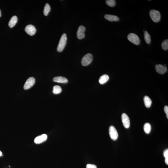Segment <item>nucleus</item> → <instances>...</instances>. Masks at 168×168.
<instances>
[{"mask_svg": "<svg viewBox=\"0 0 168 168\" xmlns=\"http://www.w3.org/2000/svg\"><path fill=\"white\" fill-rule=\"evenodd\" d=\"M67 41V37L65 33L63 34L57 46V50L58 52H61L64 50L66 46Z\"/></svg>", "mask_w": 168, "mask_h": 168, "instance_id": "obj_1", "label": "nucleus"}, {"mask_svg": "<svg viewBox=\"0 0 168 168\" xmlns=\"http://www.w3.org/2000/svg\"><path fill=\"white\" fill-rule=\"evenodd\" d=\"M149 15L151 18L155 22H158L160 21L161 15L160 13L158 10L152 9L149 12Z\"/></svg>", "mask_w": 168, "mask_h": 168, "instance_id": "obj_2", "label": "nucleus"}, {"mask_svg": "<svg viewBox=\"0 0 168 168\" xmlns=\"http://www.w3.org/2000/svg\"><path fill=\"white\" fill-rule=\"evenodd\" d=\"M128 39L130 42L134 44L138 45L140 43L139 37L137 35L134 33H130L128 35Z\"/></svg>", "mask_w": 168, "mask_h": 168, "instance_id": "obj_3", "label": "nucleus"}, {"mask_svg": "<svg viewBox=\"0 0 168 168\" xmlns=\"http://www.w3.org/2000/svg\"><path fill=\"white\" fill-rule=\"evenodd\" d=\"M93 59L92 55L90 54H88L84 56L82 58L81 63L83 66H87L91 63Z\"/></svg>", "mask_w": 168, "mask_h": 168, "instance_id": "obj_4", "label": "nucleus"}, {"mask_svg": "<svg viewBox=\"0 0 168 168\" xmlns=\"http://www.w3.org/2000/svg\"><path fill=\"white\" fill-rule=\"evenodd\" d=\"M121 119L124 127L126 129L129 128L130 126V121L127 115L125 113H123L121 116Z\"/></svg>", "mask_w": 168, "mask_h": 168, "instance_id": "obj_5", "label": "nucleus"}, {"mask_svg": "<svg viewBox=\"0 0 168 168\" xmlns=\"http://www.w3.org/2000/svg\"><path fill=\"white\" fill-rule=\"evenodd\" d=\"M109 133L110 138L112 140L116 141L118 137V133L114 126H110L109 129Z\"/></svg>", "mask_w": 168, "mask_h": 168, "instance_id": "obj_6", "label": "nucleus"}, {"mask_svg": "<svg viewBox=\"0 0 168 168\" xmlns=\"http://www.w3.org/2000/svg\"><path fill=\"white\" fill-rule=\"evenodd\" d=\"M35 82V80L33 77H30L28 78L27 81H26L24 86V89L25 90H27L30 88L33 85Z\"/></svg>", "mask_w": 168, "mask_h": 168, "instance_id": "obj_7", "label": "nucleus"}, {"mask_svg": "<svg viewBox=\"0 0 168 168\" xmlns=\"http://www.w3.org/2000/svg\"><path fill=\"white\" fill-rule=\"evenodd\" d=\"M155 70L157 73L160 74H163L167 72V69L166 66L161 64L155 65Z\"/></svg>", "mask_w": 168, "mask_h": 168, "instance_id": "obj_8", "label": "nucleus"}, {"mask_svg": "<svg viewBox=\"0 0 168 168\" xmlns=\"http://www.w3.org/2000/svg\"><path fill=\"white\" fill-rule=\"evenodd\" d=\"M86 29L83 26H79L77 33V37L78 39H82L85 38V32Z\"/></svg>", "mask_w": 168, "mask_h": 168, "instance_id": "obj_9", "label": "nucleus"}, {"mask_svg": "<svg viewBox=\"0 0 168 168\" xmlns=\"http://www.w3.org/2000/svg\"><path fill=\"white\" fill-rule=\"evenodd\" d=\"M25 31L29 35L32 36L34 35L36 32V29L34 26L32 25H29L25 27Z\"/></svg>", "mask_w": 168, "mask_h": 168, "instance_id": "obj_10", "label": "nucleus"}, {"mask_svg": "<svg viewBox=\"0 0 168 168\" xmlns=\"http://www.w3.org/2000/svg\"><path fill=\"white\" fill-rule=\"evenodd\" d=\"M47 138V136L46 134H43L38 136L35 138L34 142L36 144H40L46 141Z\"/></svg>", "mask_w": 168, "mask_h": 168, "instance_id": "obj_11", "label": "nucleus"}, {"mask_svg": "<svg viewBox=\"0 0 168 168\" xmlns=\"http://www.w3.org/2000/svg\"><path fill=\"white\" fill-rule=\"evenodd\" d=\"M54 82L62 83H67L68 80L66 78L61 76H58L54 77L53 79Z\"/></svg>", "mask_w": 168, "mask_h": 168, "instance_id": "obj_12", "label": "nucleus"}, {"mask_svg": "<svg viewBox=\"0 0 168 168\" xmlns=\"http://www.w3.org/2000/svg\"><path fill=\"white\" fill-rule=\"evenodd\" d=\"M104 18L106 20L110 22H117L119 20V18L117 16L110 14H106Z\"/></svg>", "mask_w": 168, "mask_h": 168, "instance_id": "obj_13", "label": "nucleus"}, {"mask_svg": "<svg viewBox=\"0 0 168 168\" xmlns=\"http://www.w3.org/2000/svg\"><path fill=\"white\" fill-rule=\"evenodd\" d=\"M18 18L16 16H13L11 18L9 23V26L10 28L14 27L18 22Z\"/></svg>", "mask_w": 168, "mask_h": 168, "instance_id": "obj_14", "label": "nucleus"}, {"mask_svg": "<svg viewBox=\"0 0 168 168\" xmlns=\"http://www.w3.org/2000/svg\"><path fill=\"white\" fill-rule=\"evenodd\" d=\"M109 79V77L108 75L107 74H104L100 77L99 80V82L100 84L102 85L107 82Z\"/></svg>", "mask_w": 168, "mask_h": 168, "instance_id": "obj_15", "label": "nucleus"}, {"mask_svg": "<svg viewBox=\"0 0 168 168\" xmlns=\"http://www.w3.org/2000/svg\"><path fill=\"white\" fill-rule=\"evenodd\" d=\"M145 107L149 108L150 107L152 104V101L150 98L148 96H145L144 98Z\"/></svg>", "mask_w": 168, "mask_h": 168, "instance_id": "obj_16", "label": "nucleus"}, {"mask_svg": "<svg viewBox=\"0 0 168 168\" xmlns=\"http://www.w3.org/2000/svg\"><path fill=\"white\" fill-rule=\"evenodd\" d=\"M144 131L147 134H149L151 130V126L150 124L146 123L144 126Z\"/></svg>", "mask_w": 168, "mask_h": 168, "instance_id": "obj_17", "label": "nucleus"}, {"mask_svg": "<svg viewBox=\"0 0 168 168\" xmlns=\"http://www.w3.org/2000/svg\"><path fill=\"white\" fill-rule=\"evenodd\" d=\"M144 33V37L145 40L147 44H149L151 42V38L150 34H149L148 32L145 31Z\"/></svg>", "mask_w": 168, "mask_h": 168, "instance_id": "obj_18", "label": "nucleus"}, {"mask_svg": "<svg viewBox=\"0 0 168 168\" xmlns=\"http://www.w3.org/2000/svg\"><path fill=\"white\" fill-rule=\"evenodd\" d=\"M50 10H51V8H50V5L48 3H46L44 8L43 12L44 15L46 16H47L50 12Z\"/></svg>", "mask_w": 168, "mask_h": 168, "instance_id": "obj_19", "label": "nucleus"}, {"mask_svg": "<svg viewBox=\"0 0 168 168\" xmlns=\"http://www.w3.org/2000/svg\"><path fill=\"white\" fill-rule=\"evenodd\" d=\"M62 91V89L60 86L59 85H55L53 88V92L54 94H58Z\"/></svg>", "mask_w": 168, "mask_h": 168, "instance_id": "obj_20", "label": "nucleus"}, {"mask_svg": "<svg viewBox=\"0 0 168 168\" xmlns=\"http://www.w3.org/2000/svg\"><path fill=\"white\" fill-rule=\"evenodd\" d=\"M162 48L164 50H167L168 49V40L166 39L162 43Z\"/></svg>", "mask_w": 168, "mask_h": 168, "instance_id": "obj_21", "label": "nucleus"}, {"mask_svg": "<svg viewBox=\"0 0 168 168\" xmlns=\"http://www.w3.org/2000/svg\"><path fill=\"white\" fill-rule=\"evenodd\" d=\"M106 3L110 7H113L116 5V1L115 0H107L106 1Z\"/></svg>", "mask_w": 168, "mask_h": 168, "instance_id": "obj_22", "label": "nucleus"}, {"mask_svg": "<svg viewBox=\"0 0 168 168\" xmlns=\"http://www.w3.org/2000/svg\"><path fill=\"white\" fill-rule=\"evenodd\" d=\"M164 157H165V163L166 165H168V149H166L164 152L163 153Z\"/></svg>", "mask_w": 168, "mask_h": 168, "instance_id": "obj_23", "label": "nucleus"}, {"mask_svg": "<svg viewBox=\"0 0 168 168\" xmlns=\"http://www.w3.org/2000/svg\"><path fill=\"white\" fill-rule=\"evenodd\" d=\"M86 168H97L96 165L91 164H88L86 165Z\"/></svg>", "mask_w": 168, "mask_h": 168, "instance_id": "obj_24", "label": "nucleus"}, {"mask_svg": "<svg viewBox=\"0 0 168 168\" xmlns=\"http://www.w3.org/2000/svg\"><path fill=\"white\" fill-rule=\"evenodd\" d=\"M164 110L165 112V113H166V117L167 118H168V106H166L164 107Z\"/></svg>", "mask_w": 168, "mask_h": 168, "instance_id": "obj_25", "label": "nucleus"}, {"mask_svg": "<svg viewBox=\"0 0 168 168\" xmlns=\"http://www.w3.org/2000/svg\"><path fill=\"white\" fill-rule=\"evenodd\" d=\"M2 152H1V151H0V156H1V155H2Z\"/></svg>", "mask_w": 168, "mask_h": 168, "instance_id": "obj_26", "label": "nucleus"}, {"mask_svg": "<svg viewBox=\"0 0 168 168\" xmlns=\"http://www.w3.org/2000/svg\"><path fill=\"white\" fill-rule=\"evenodd\" d=\"M1 11L0 10V17H1Z\"/></svg>", "mask_w": 168, "mask_h": 168, "instance_id": "obj_27", "label": "nucleus"}]
</instances>
